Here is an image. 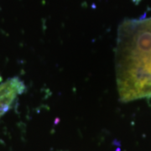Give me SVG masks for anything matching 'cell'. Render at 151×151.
Here are the masks:
<instances>
[{"instance_id": "cell-2", "label": "cell", "mask_w": 151, "mask_h": 151, "mask_svg": "<svg viewBox=\"0 0 151 151\" xmlns=\"http://www.w3.org/2000/svg\"><path fill=\"white\" fill-rule=\"evenodd\" d=\"M2 117V109H1V108H0V118Z\"/></svg>"}, {"instance_id": "cell-1", "label": "cell", "mask_w": 151, "mask_h": 151, "mask_svg": "<svg viewBox=\"0 0 151 151\" xmlns=\"http://www.w3.org/2000/svg\"><path fill=\"white\" fill-rule=\"evenodd\" d=\"M115 72L121 102L151 98V17L126 19L120 24Z\"/></svg>"}]
</instances>
